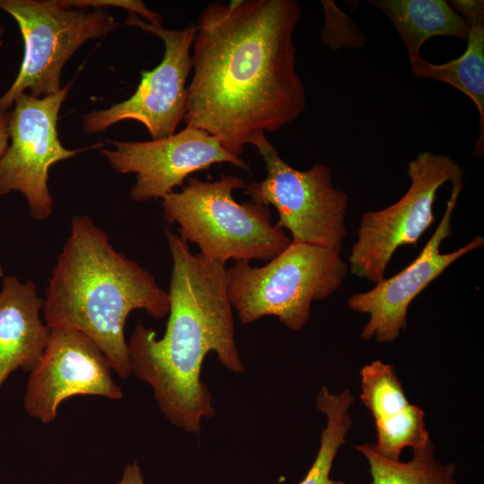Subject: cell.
<instances>
[{"label": "cell", "instance_id": "cell-3", "mask_svg": "<svg viewBox=\"0 0 484 484\" xmlns=\"http://www.w3.org/2000/svg\"><path fill=\"white\" fill-rule=\"evenodd\" d=\"M134 309L162 319L169 311L168 291L149 271L116 250L91 219L73 216L46 290V324L85 334L125 381L131 369L124 329Z\"/></svg>", "mask_w": 484, "mask_h": 484}, {"label": "cell", "instance_id": "cell-19", "mask_svg": "<svg viewBox=\"0 0 484 484\" xmlns=\"http://www.w3.org/2000/svg\"><path fill=\"white\" fill-rule=\"evenodd\" d=\"M353 402L354 397L348 389L335 394L321 386L315 403L317 409L326 415L327 424L322 430L317 455L298 484H346L332 479L330 473L338 450L345 443L346 434L351 426L349 409Z\"/></svg>", "mask_w": 484, "mask_h": 484}, {"label": "cell", "instance_id": "cell-18", "mask_svg": "<svg viewBox=\"0 0 484 484\" xmlns=\"http://www.w3.org/2000/svg\"><path fill=\"white\" fill-rule=\"evenodd\" d=\"M356 449L368 462L371 484H457L455 464L438 462L430 440L413 449V457L408 462L382 455L372 444H362Z\"/></svg>", "mask_w": 484, "mask_h": 484}, {"label": "cell", "instance_id": "cell-11", "mask_svg": "<svg viewBox=\"0 0 484 484\" xmlns=\"http://www.w3.org/2000/svg\"><path fill=\"white\" fill-rule=\"evenodd\" d=\"M114 149H101L111 169L118 173H134L130 189L134 202L163 198L193 173L219 163H229L245 171L250 166L226 151L220 140L193 126L169 136L145 142L108 140Z\"/></svg>", "mask_w": 484, "mask_h": 484}, {"label": "cell", "instance_id": "cell-14", "mask_svg": "<svg viewBox=\"0 0 484 484\" xmlns=\"http://www.w3.org/2000/svg\"><path fill=\"white\" fill-rule=\"evenodd\" d=\"M359 374L360 399L375 420L377 452L398 461L403 448L424 446L430 440L425 413L409 402L394 367L377 359Z\"/></svg>", "mask_w": 484, "mask_h": 484}, {"label": "cell", "instance_id": "cell-20", "mask_svg": "<svg viewBox=\"0 0 484 484\" xmlns=\"http://www.w3.org/2000/svg\"><path fill=\"white\" fill-rule=\"evenodd\" d=\"M321 5L324 16V26L320 32L322 43L333 50L359 48L366 44L359 26L333 1L323 0Z\"/></svg>", "mask_w": 484, "mask_h": 484}, {"label": "cell", "instance_id": "cell-15", "mask_svg": "<svg viewBox=\"0 0 484 484\" xmlns=\"http://www.w3.org/2000/svg\"><path fill=\"white\" fill-rule=\"evenodd\" d=\"M44 299L33 281L13 275L4 279L0 291V388L21 368L30 372L39 361L51 329L40 320Z\"/></svg>", "mask_w": 484, "mask_h": 484}, {"label": "cell", "instance_id": "cell-7", "mask_svg": "<svg viewBox=\"0 0 484 484\" xmlns=\"http://www.w3.org/2000/svg\"><path fill=\"white\" fill-rule=\"evenodd\" d=\"M248 143L257 150L267 172L264 180L246 185L251 201L272 205L279 214L275 224L290 232L291 241L341 249L347 234L348 194L333 186L328 166L316 163L307 170L290 166L263 132Z\"/></svg>", "mask_w": 484, "mask_h": 484}, {"label": "cell", "instance_id": "cell-24", "mask_svg": "<svg viewBox=\"0 0 484 484\" xmlns=\"http://www.w3.org/2000/svg\"><path fill=\"white\" fill-rule=\"evenodd\" d=\"M4 34V27L0 23V48L3 46Z\"/></svg>", "mask_w": 484, "mask_h": 484}, {"label": "cell", "instance_id": "cell-25", "mask_svg": "<svg viewBox=\"0 0 484 484\" xmlns=\"http://www.w3.org/2000/svg\"><path fill=\"white\" fill-rule=\"evenodd\" d=\"M3 275H4V270L2 266L0 265V278L3 277Z\"/></svg>", "mask_w": 484, "mask_h": 484}, {"label": "cell", "instance_id": "cell-23", "mask_svg": "<svg viewBox=\"0 0 484 484\" xmlns=\"http://www.w3.org/2000/svg\"><path fill=\"white\" fill-rule=\"evenodd\" d=\"M9 119L10 112L8 110H0V158L9 145Z\"/></svg>", "mask_w": 484, "mask_h": 484}, {"label": "cell", "instance_id": "cell-13", "mask_svg": "<svg viewBox=\"0 0 484 484\" xmlns=\"http://www.w3.org/2000/svg\"><path fill=\"white\" fill-rule=\"evenodd\" d=\"M462 188V181L452 184L445 213L425 247L407 267L397 274L384 278L367 291L356 293L347 300L348 307L369 315L361 337L378 342L393 341L407 326L411 303L454 262L481 247L484 238L475 237L465 246L450 253H441L443 240L452 236V216Z\"/></svg>", "mask_w": 484, "mask_h": 484}, {"label": "cell", "instance_id": "cell-8", "mask_svg": "<svg viewBox=\"0 0 484 484\" xmlns=\"http://www.w3.org/2000/svg\"><path fill=\"white\" fill-rule=\"evenodd\" d=\"M411 186L395 203L365 212L348 258L350 272L376 283L385 278L391 258L402 246L418 247L422 234L435 220L433 206L438 189L462 181L463 170L451 157L419 153L407 164Z\"/></svg>", "mask_w": 484, "mask_h": 484}, {"label": "cell", "instance_id": "cell-10", "mask_svg": "<svg viewBox=\"0 0 484 484\" xmlns=\"http://www.w3.org/2000/svg\"><path fill=\"white\" fill-rule=\"evenodd\" d=\"M125 23L158 36L164 44L163 58L152 70L141 72V81L130 98L108 108L84 114L82 130L94 134L118 122L135 120L146 127L152 140L169 136L176 133L186 113V84L191 71L196 23L190 22L183 30H167L131 13Z\"/></svg>", "mask_w": 484, "mask_h": 484}, {"label": "cell", "instance_id": "cell-9", "mask_svg": "<svg viewBox=\"0 0 484 484\" xmlns=\"http://www.w3.org/2000/svg\"><path fill=\"white\" fill-rule=\"evenodd\" d=\"M71 86L69 82L58 92L41 98L21 93L10 112L11 143L0 158V196L12 191L22 193L29 203L30 217L37 220L48 219L53 211L48 186L50 167L81 151L101 146L68 150L60 143L58 114Z\"/></svg>", "mask_w": 484, "mask_h": 484}, {"label": "cell", "instance_id": "cell-17", "mask_svg": "<svg viewBox=\"0 0 484 484\" xmlns=\"http://www.w3.org/2000/svg\"><path fill=\"white\" fill-rule=\"evenodd\" d=\"M392 22L403 43L410 63L419 57L423 44L432 37L466 40L467 22L445 0H369Z\"/></svg>", "mask_w": 484, "mask_h": 484}, {"label": "cell", "instance_id": "cell-22", "mask_svg": "<svg viewBox=\"0 0 484 484\" xmlns=\"http://www.w3.org/2000/svg\"><path fill=\"white\" fill-rule=\"evenodd\" d=\"M117 484H145L137 461H134L133 462L125 465L122 477Z\"/></svg>", "mask_w": 484, "mask_h": 484}, {"label": "cell", "instance_id": "cell-4", "mask_svg": "<svg viewBox=\"0 0 484 484\" xmlns=\"http://www.w3.org/2000/svg\"><path fill=\"white\" fill-rule=\"evenodd\" d=\"M186 180L181 191L162 198L163 215L204 256L223 264L229 260L270 261L291 243L284 229L272 222L269 206L234 199L232 192L246 187L242 178L223 175L216 181Z\"/></svg>", "mask_w": 484, "mask_h": 484}, {"label": "cell", "instance_id": "cell-6", "mask_svg": "<svg viewBox=\"0 0 484 484\" xmlns=\"http://www.w3.org/2000/svg\"><path fill=\"white\" fill-rule=\"evenodd\" d=\"M0 8L15 20L24 42L19 73L0 97V110L26 90L37 98L58 92L62 69L80 46L118 26L105 9L65 8L56 0H0Z\"/></svg>", "mask_w": 484, "mask_h": 484}, {"label": "cell", "instance_id": "cell-5", "mask_svg": "<svg viewBox=\"0 0 484 484\" xmlns=\"http://www.w3.org/2000/svg\"><path fill=\"white\" fill-rule=\"evenodd\" d=\"M348 270L341 249L291 241L262 267L236 262L227 269L228 296L242 324L272 315L297 332L309 321L312 303L336 292Z\"/></svg>", "mask_w": 484, "mask_h": 484}, {"label": "cell", "instance_id": "cell-12", "mask_svg": "<svg viewBox=\"0 0 484 484\" xmlns=\"http://www.w3.org/2000/svg\"><path fill=\"white\" fill-rule=\"evenodd\" d=\"M106 356L85 334L68 328L51 329L48 344L30 372L23 397L27 414L49 424L65 399L96 395L111 400L123 397Z\"/></svg>", "mask_w": 484, "mask_h": 484}, {"label": "cell", "instance_id": "cell-21", "mask_svg": "<svg viewBox=\"0 0 484 484\" xmlns=\"http://www.w3.org/2000/svg\"><path fill=\"white\" fill-rule=\"evenodd\" d=\"M58 3L62 7L65 8L87 9L91 7L92 9H104L109 6L123 8L142 19H145L144 21L151 24L161 26L163 22V18L159 13L150 10L140 0H61Z\"/></svg>", "mask_w": 484, "mask_h": 484}, {"label": "cell", "instance_id": "cell-2", "mask_svg": "<svg viewBox=\"0 0 484 484\" xmlns=\"http://www.w3.org/2000/svg\"><path fill=\"white\" fill-rule=\"evenodd\" d=\"M172 257L166 332L157 333L138 321L127 342L131 369L153 391L159 408L174 426L198 433L202 420L215 414L207 385L201 381L204 358L215 352L234 373L244 364L235 341L226 264L193 254L178 234L166 229Z\"/></svg>", "mask_w": 484, "mask_h": 484}, {"label": "cell", "instance_id": "cell-1", "mask_svg": "<svg viewBox=\"0 0 484 484\" xmlns=\"http://www.w3.org/2000/svg\"><path fill=\"white\" fill-rule=\"evenodd\" d=\"M296 0L214 2L200 13L186 88V126L240 157L257 133L275 132L306 108L296 71Z\"/></svg>", "mask_w": 484, "mask_h": 484}, {"label": "cell", "instance_id": "cell-16", "mask_svg": "<svg viewBox=\"0 0 484 484\" xmlns=\"http://www.w3.org/2000/svg\"><path fill=\"white\" fill-rule=\"evenodd\" d=\"M448 3L470 26L464 53L442 65L432 64L419 56L410 63L411 73L417 78L447 83L472 100L480 117L473 155L480 157L484 152V2L453 0Z\"/></svg>", "mask_w": 484, "mask_h": 484}]
</instances>
